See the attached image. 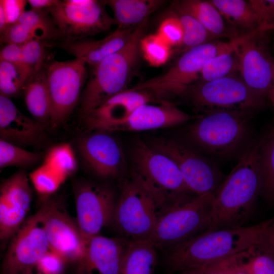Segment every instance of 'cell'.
I'll return each instance as SVG.
<instances>
[{"label": "cell", "mask_w": 274, "mask_h": 274, "mask_svg": "<svg viewBox=\"0 0 274 274\" xmlns=\"http://www.w3.org/2000/svg\"><path fill=\"white\" fill-rule=\"evenodd\" d=\"M205 266L225 274H247L238 267L233 256Z\"/></svg>", "instance_id": "obj_46"}, {"label": "cell", "mask_w": 274, "mask_h": 274, "mask_svg": "<svg viewBox=\"0 0 274 274\" xmlns=\"http://www.w3.org/2000/svg\"><path fill=\"white\" fill-rule=\"evenodd\" d=\"M66 262L60 254L49 249L40 259L36 268L39 274H63Z\"/></svg>", "instance_id": "obj_43"}, {"label": "cell", "mask_w": 274, "mask_h": 274, "mask_svg": "<svg viewBox=\"0 0 274 274\" xmlns=\"http://www.w3.org/2000/svg\"><path fill=\"white\" fill-rule=\"evenodd\" d=\"M156 251L149 239L130 241L119 274H152L157 262Z\"/></svg>", "instance_id": "obj_27"}, {"label": "cell", "mask_w": 274, "mask_h": 274, "mask_svg": "<svg viewBox=\"0 0 274 274\" xmlns=\"http://www.w3.org/2000/svg\"><path fill=\"white\" fill-rule=\"evenodd\" d=\"M49 250L44 229L35 213L26 219L10 240L2 263V274L33 272L40 259Z\"/></svg>", "instance_id": "obj_16"}, {"label": "cell", "mask_w": 274, "mask_h": 274, "mask_svg": "<svg viewBox=\"0 0 274 274\" xmlns=\"http://www.w3.org/2000/svg\"><path fill=\"white\" fill-rule=\"evenodd\" d=\"M86 65L83 61L76 58L63 61L53 60L45 63L51 128H56L65 122L80 99L87 78Z\"/></svg>", "instance_id": "obj_11"}, {"label": "cell", "mask_w": 274, "mask_h": 274, "mask_svg": "<svg viewBox=\"0 0 274 274\" xmlns=\"http://www.w3.org/2000/svg\"><path fill=\"white\" fill-rule=\"evenodd\" d=\"M129 241L98 234L89 239L76 274H119Z\"/></svg>", "instance_id": "obj_20"}, {"label": "cell", "mask_w": 274, "mask_h": 274, "mask_svg": "<svg viewBox=\"0 0 274 274\" xmlns=\"http://www.w3.org/2000/svg\"><path fill=\"white\" fill-rule=\"evenodd\" d=\"M273 85H274V65H273Z\"/></svg>", "instance_id": "obj_52"}, {"label": "cell", "mask_w": 274, "mask_h": 274, "mask_svg": "<svg viewBox=\"0 0 274 274\" xmlns=\"http://www.w3.org/2000/svg\"><path fill=\"white\" fill-rule=\"evenodd\" d=\"M265 34L259 29L249 32L236 48L239 76L264 100L273 85L274 65Z\"/></svg>", "instance_id": "obj_15"}, {"label": "cell", "mask_w": 274, "mask_h": 274, "mask_svg": "<svg viewBox=\"0 0 274 274\" xmlns=\"http://www.w3.org/2000/svg\"><path fill=\"white\" fill-rule=\"evenodd\" d=\"M27 274H39V273H34L33 272H30V273H27Z\"/></svg>", "instance_id": "obj_53"}, {"label": "cell", "mask_w": 274, "mask_h": 274, "mask_svg": "<svg viewBox=\"0 0 274 274\" xmlns=\"http://www.w3.org/2000/svg\"><path fill=\"white\" fill-rule=\"evenodd\" d=\"M191 118L172 102L147 104L139 107L126 118L111 126L106 131H140L165 128L185 123Z\"/></svg>", "instance_id": "obj_21"}, {"label": "cell", "mask_w": 274, "mask_h": 274, "mask_svg": "<svg viewBox=\"0 0 274 274\" xmlns=\"http://www.w3.org/2000/svg\"><path fill=\"white\" fill-rule=\"evenodd\" d=\"M134 29L117 28L101 39H82L62 41L60 47L75 58L93 67L122 49L129 40Z\"/></svg>", "instance_id": "obj_23"}, {"label": "cell", "mask_w": 274, "mask_h": 274, "mask_svg": "<svg viewBox=\"0 0 274 274\" xmlns=\"http://www.w3.org/2000/svg\"><path fill=\"white\" fill-rule=\"evenodd\" d=\"M260 141H253L215 193L206 231L244 226L261 194Z\"/></svg>", "instance_id": "obj_2"}, {"label": "cell", "mask_w": 274, "mask_h": 274, "mask_svg": "<svg viewBox=\"0 0 274 274\" xmlns=\"http://www.w3.org/2000/svg\"><path fill=\"white\" fill-rule=\"evenodd\" d=\"M77 149L85 167L99 178H116L124 168V153L111 132L90 131L78 140Z\"/></svg>", "instance_id": "obj_17"}, {"label": "cell", "mask_w": 274, "mask_h": 274, "mask_svg": "<svg viewBox=\"0 0 274 274\" xmlns=\"http://www.w3.org/2000/svg\"><path fill=\"white\" fill-rule=\"evenodd\" d=\"M43 125L22 113L10 98L0 95L1 140L23 148L43 138Z\"/></svg>", "instance_id": "obj_22"}, {"label": "cell", "mask_w": 274, "mask_h": 274, "mask_svg": "<svg viewBox=\"0 0 274 274\" xmlns=\"http://www.w3.org/2000/svg\"><path fill=\"white\" fill-rule=\"evenodd\" d=\"M60 1L58 0H28L27 1L31 9L37 10H48L57 5Z\"/></svg>", "instance_id": "obj_47"}, {"label": "cell", "mask_w": 274, "mask_h": 274, "mask_svg": "<svg viewBox=\"0 0 274 274\" xmlns=\"http://www.w3.org/2000/svg\"><path fill=\"white\" fill-rule=\"evenodd\" d=\"M45 42L38 39L31 40L22 45L23 61L30 76L45 64Z\"/></svg>", "instance_id": "obj_39"}, {"label": "cell", "mask_w": 274, "mask_h": 274, "mask_svg": "<svg viewBox=\"0 0 274 274\" xmlns=\"http://www.w3.org/2000/svg\"><path fill=\"white\" fill-rule=\"evenodd\" d=\"M39 154L0 139V168L15 166L27 167L38 163Z\"/></svg>", "instance_id": "obj_36"}, {"label": "cell", "mask_w": 274, "mask_h": 274, "mask_svg": "<svg viewBox=\"0 0 274 274\" xmlns=\"http://www.w3.org/2000/svg\"><path fill=\"white\" fill-rule=\"evenodd\" d=\"M131 155V175L153 195L162 214L193 198L178 167L169 158L139 138L133 142Z\"/></svg>", "instance_id": "obj_5"}, {"label": "cell", "mask_w": 274, "mask_h": 274, "mask_svg": "<svg viewBox=\"0 0 274 274\" xmlns=\"http://www.w3.org/2000/svg\"><path fill=\"white\" fill-rule=\"evenodd\" d=\"M148 144L176 164L186 186L196 196L215 194L226 178L210 158L180 142L155 138Z\"/></svg>", "instance_id": "obj_10"}, {"label": "cell", "mask_w": 274, "mask_h": 274, "mask_svg": "<svg viewBox=\"0 0 274 274\" xmlns=\"http://www.w3.org/2000/svg\"><path fill=\"white\" fill-rule=\"evenodd\" d=\"M260 156L261 194L268 201L274 203V128L260 140Z\"/></svg>", "instance_id": "obj_31"}, {"label": "cell", "mask_w": 274, "mask_h": 274, "mask_svg": "<svg viewBox=\"0 0 274 274\" xmlns=\"http://www.w3.org/2000/svg\"><path fill=\"white\" fill-rule=\"evenodd\" d=\"M29 77L23 70L6 61H0V95L11 98L23 91Z\"/></svg>", "instance_id": "obj_34"}, {"label": "cell", "mask_w": 274, "mask_h": 274, "mask_svg": "<svg viewBox=\"0 0 274 274\" xmlns=\"http://www.w3.org/2000/svg\"><path fill=\"white\" fill-rule=\"evenodd\" d=\"M172 13L176 15L182 25L184 36L180 46L184 52L214 39L205 27L195 18L174 5Z\"/></svg>", "instance_id": "obj_32"}, {"label": "cell", "mask_w": 274, "mask_h": 274, "mask_svg": "<svg viewBox=\"0 0 274 274\" xmlns=\"http://www.w3.org/2000/svg\"><path fill=\"white\" fill-rule=\"evenodd\" d=\"M156 33L171 47L180 46L183 39L184 32L181 22L173 13L161 22Z\"/></svg>", "instance_id": "obj_41"}, {"label": "cell", "mask_w": 274, "mask_h": 274, "mask_svg": "<svg viewBox=\"0 0 274 274\" xmlns=\"http://www.w3.org/2000/svg\"><path fill=\"white\" fill-rule=\"evenodd\" d=\"M114 14L118 28H135L149 19V16L160 8L165 1L162 0H107Z\"/></svg>", "instance_id": "obj_25"}, {"label": "cell", "mask_w": 274, "mask_h": 274, "mask_svg": "<svg viewBox=\"0 0 274 274\" xmlns=\"http://www.w3.org/2000/svg\"><path fill=\"white\" fill-rule=\"evenodd\" d=\"M245 34L225 42L211 41L185 52L167 71L138 84L130 89L147 90L160 102H171L170 99L183 94L191 85L200 78L206 63L216 55L240 42Z\"/></svg>", "instance_id": "obj_6"}, {"label": "cell", "mask_w": 274, "mask_h": 274, "mask_svg": "<svg viewBox=\"0 0 274 274\" xmlns=\"http://www.w3.org/2000/svg\"><path fill=\"white\" fill-rule=\"evenodd\" d=\"M183 94L201 113L215 110L253 113L264 102L236 74L208 82L198 81L189 86Z\"/></svg>", "instance_id": "obj_8"}, {"label": "cell", "mask_w": 274, "mask_h": 274, "mask_svg": "<svg viewBox=\"0 0 274 274\" xmlns=\"http://www.w3.org/2000/svg\"><path fill=\"white\" fill-rule=\"evenodd\" d=\"M233 257L247 274H274V251L268 247L254 246Z\"/></svg>", "instance_id": "obj_29"}, {"label": "cell", "mask_w": 274, "mask_h": 274, "mask_svg": "<svg viewBox=\"0 0 274 274\" xmlns=\"http://www.w3.org/2000/svg\"><path fill=\"white\" fill-rule=\"evenodd\" d=\"M29 179L43 198L54 194L66 179L44 163L29 174Z\"/></svg>", "instance_id": "obj_38"}, {"label": "cell", "mask_w": 274, "mask_h": 274, "mask_svg": "<svg viewBox=\"0 0 274 274\" xmlns=\"http://www.w3.org/2000/svg\"><path fill=\"white\" fill-rule=\"evenodd\" d=\"M159 103L161 102L149 90L129 88L82 115L83 121L90 131H106L109 127L126 118L139 107L147 104Z\"/></svg>", "instance_id": "obj_19"}, {"label": "cell", "mask_w": 274, "mask_h": 274, "mask_svg": "<svg viewBox=\"0 0 274 274\" xmlns=\"http://www.w3.org/2000/svg\"><path fill=\"white\" fill-rule=\"evenodd\" d=\"M27 109L41 124H49L51 105L45 65L26 81L23 91Z\"/></svg>", "instance_id": "obj_26"}, {"label": "cell", "mask_w": 274, "mask_h": 274, "mask_svg": "<svg viewBox=\"0 0 274 274\" xmlns=\"http://www.w3.org/2000/svg\"><path fill=\"white\" fill-rule=\"evenodd\" d=\"M256 16L259 29L274 30V0H250Z\"/></svg>", "instance_id": "obj_42"}, {"label": "cell", "mask_w": 274, "mask_h": 274, "mask_svg": "<svg viewBox=\"0 0 274 274\" xmlns=\"http://www.w3.org/2000/svg\"><path fill=\"white\" fill-rule=\"evenodd\" d=\"M8 26L6 15L3 7L0 6V33H3Z\"/></svg>", "instance_id": "obj_49"}, {"label": "cell", "mask_w": 274, "mask_h": 274, "mask_svg": "<svg viewBox=\"0 0 274 274\" xmlns=\"http://www.w3.org/2000/svg\"><path fill=\"white\" fill-rule=\"evenodd\" d=\"M0 61L12 63L24 71L29 76L30 75L25 66L22 58V45L7 44L1 50Z\"/></svg>", "instance_id": "obj_44"}, {"label": "cell", "mask_w": 274, "mask_h": 274, "mask_svg": "<svg viewBox=\"0 0 274 274\" xmlns=\"http://www.w3.org/2000/svg\"><path fill=\"white\" fill-rule=\"evenodd\" d=\"M174 274H225L204 266L195 268L188 269Z\"/></svg>", "instance_id": "obj_48"}, {"label": "cell", "mask_w": 274, "mask_h": 274, "mask_svg": "<svg viewBox=\"0 0 274 274\" xmlns=\"http://www.w3.org/2000/svg\"><path fill=\"white\" fill-rule=\"evenodd\" d=\"M29 179L20 170L3 182L0 187V239L9 242L26 221L32 201Z\"/></svg>", "instance_id": "obj_18"}, {"label": "cell", "mask_w": 274, "mask_h": 274, "mask_svg": "<svg viewBox=\"0 0 274 274\" xmlns=\"http://www.w3.org/2000/svg\"><path fill=\"white\" fill-rule=\"evenodd\" d=\"M268 97L269 98L273 107H274V85H272L269 91Z\"/></svg>", "instance_id": "obj_51"}, {"label": "cell", "mask_w": 274, "mask_h": 274, "mask_svg": "<svg viewBox=\"0 0 274 274\" xmlns=\"http://www.w3.org/2000/svg\"><path fill=\"white\" fill-rule=\"evenodd\" d=\"M215 194L195 196L168 210L159 217L149 240L156 249H169L206 231Z\"/></svg>", "instance_id": "obj_9"}, {"label": "cell", "mask_w": 274, "mask_h": 274, "mask_svg": "<svg viewBox=\"0 0 274 274\" xmlns=\"http://www.w3.org/2000/svg\"><path fill=\"white\" fill-rule=\"evenodd\" d=\"M76 222L86 242L111 226L117 202L112 190L94 183L82 181L74 185Z\"/></svg>", "instance_id": "obj_14"}, {"label": "cell", "mask_w": 274, "mask_h": 274, "mask_svg": "<svg viewBox=\"0 0 274 274\" xmlns=\"http://www.w3.org/2000/svg\"><path fill=\"white\" fill-rule=\"evenodd\" d=\"M63 202L61 198L55 196L43 198L36 214L44 229L49 249L60 254L67 262L77 265L85 255L87 242Z\"/></svg>", "instance_id": "obj_13"}, {"label": "cell", "mask_w": 274, "mask_h": 274, "mask_svg": "<svg viewBox=\"0 0 274 274\" xmlns=\"http://www.w3.org/2000/svg\"><path fill=\"white\" fill-rule=\"evenodd\" d=\"M247 33L238 44L210 59L203 67L199 81H211L238 72L236 48Z\"/></svg>", "instance_id": "obj_30"}, {"label": "cell", "mask_w": 274, "mask_h": 274, "mask_svg": "<svg viewBox=\"0 0 274 274\" xmlns=\"http://www.w3.org/2000/svg\"><path fill=\"white\" fill-rule=\"evenodd\" d=\"M27 1L1 0V6L6 15L9 25L17 22L19 17L25 12Z\"/></svg>", "instance_id": "obj_45"}, {"label": "cell", "mask_w": 274, "mask_h": 274, "mask_svg": "<svg viewBox=\"0 0 274 274\" xmlns=\"http://www.w3.org/2000/svg\"><path fill=\"white\" fill-rule=\"evenodd\" d=\"M148 20L134 28L122 49L93 66L92 74L80 98L82 115L127 89V85L138 62L141 53L140 43L145 36Z\"/></svg>", "instance_id": "obj_4"}, {"label": "cell", "mask_w": 274, "mask_h": 274, "mask_svg": "<svg viewBox=\"0 0 274 274\" xmlns=\"http://www.w3.org/2000/svg\"><path fill=\"white\" fill-rule=\"evenodd\" d=\"M34 39L41 40L39 35L35 31L18 22L9 25L4 31L1 33V42L6 44L23 45Z\"/></svg>", "instance_id": "obj_40"}, {"label": "cell", "mask_w": 274, "mask_h": 274, "mask_svg": "<svg viewBox=\"0 0 274 274\" xmlns=\"http://www.w3.org/2000/svg\"><path fill=\"white\" fill-rule=\"evenodd\" d=\"M105 1L64 0L47 10L63 41H74L101 33L115 24Z\"/></svg>", "instance_id": "obj_12"}, {"label": "cell", "mask_w": 274, "mask_h": 274, "mask_svg": "<svg viewBox=\"0 0 274 274\" xmlns=\"http://www.w3.org/2000/svg\"><path fill=\"white\" fill-rule=\"evenodd\" d=\"M17 22L35 31L44 42L59 37L58 29L47 10L26 11Z\"/></svg>", "instance_id": "obj_35"}, {"label": "cell", "mask_w": 274, "mask_h": 274, "mask_svg": "<svg viewBox=\"0 0 274 274\" xmlns=\"http://www.w3.org/2000/svg\"><path fill=\"white\" fill-rule=\"evenodd\" d=\"M225 21L247 32L259 29L256 15L249 1L212 0Z\"/></svg>", "instance_id": "obj_28"}, {"label": "cell", "mask_w": 274, "mask_h": 274, "mask_svg": "<svg viewBox=\"0 0 274 274\" xmlns=\"http://www.w3.org/2000/svg\"><path fill=\"white\" fill-rule=\"evenodd\" d=\"M140 53L151 66L165 64L171 55V47L157 33L144 36L140 43Z\"/></svg>", "instance_id": "obj_37"}, {"label": "cell", "mask_w": 274, "mask_h": 274, "mask_svg": "<svg viewBox=\"0 0 274 274\" xmlns=\"http://www.w3.org/2000/svg\"><path fill=\"white\" fill-rule=\"evenodd\" d=\"M173 5L195 18L214 39L225 37L232 39L238 36L234 29L227 27L225 20L211 1L182 0Z\"/></svg>", "instance_id": "obj_24"}, {"label": "cell", "mask_w": 274, "mask_h": 274, "mask_svg": "<svg viewBox=\"0 0 274 274\" xmlns=\"http://www.w3.org/2000/svg\"><path fill=\"white\" fill-rule=\"evenodd\" d=\"M44 163L66 179L77 168L75 154L71 146L67 143L52 147L47 153Z\"/></svg>", "instance_id": "obj_33"}, {"label": "cell", "mask_w": 274, "mask_h": 274, "mask_svg": "<svg viewBox=\"0 0 274 274\" xmlns=\"http://www.w3.org/2000/svg\"><path fill=\"white\" fill-rule=\"evenodd\" d=\"M162 214L153 195L131 174L122 186L111 226L129 241L149 239Z\"/></svg>", "instance_id": "obj_7"}, {"label": "cell", "mask_w": 274, "mask_h": 274, "mask_svg": "<svg viewBox=\"0 0 274 274\" xmlns=\"http://www.w3.org/2000/svg\"><path fill=\"white\" fill-rule=\"evenodd\" d=\"M274 217L248 226L204 231L169 249L165 264L175 273L203 266L254 246L268 247Z\"/></svg>", "instance_id": "obj_1"}, {"label": "cell", "mask_w": 274, "mask_h": 274, "mask_svg": "<svg viewBox=\"0 0 274 274\" xmlns=\"http://www.w3.org/2000/svg\"><path fill=\"white\" fill-rule=\"evenodd\" d=\"M252 115L229 110L201 113L187 127L185 137L210 158H239L253 141Z\"/></svg>", "instance_id": "obj_3"}, {"label": "cell", "mask_w": 274, "mask_h": 274, "mask_svg": "<svg viewBox=\"0 0 274 274\" xmlns=\"http://www.w3.org/2000/svg\"><path fill=\"white\" fill-rule=\"evenodd\" d=\"M269 247L274 251V227L271 232L269 239Z\"/></svg>", "instance_id": "obj_50"}]
</instances>
